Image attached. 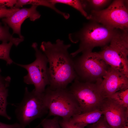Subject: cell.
I'll list each match as a JSON object with an SVG mask.
<instances>
[{
    "instance_id": "obj_2",
    "label": "cell",
    "mask_w": 128,
    "mask_h": 128,
    "mask_svg": "<svg viewBox=\"0 0 128 128\" xmlns=\"http://www.w3.org/2000/svg\"><path fill=\"white\" fill-rule=\"evenodd\" d=\"M116 29H113L92 21L86 24L78 32L69 35L70 41L74 43L78 42V49L70 54L74 58L84 52H91L97 46H105L110 43Z\"/></svg>"
},
{
    "instance_id": "obj_11",
    "label": "cell",
    "mask_w": 128,
    "mask_h": 128,
    "mask_svg": "<svg viewBox=\"0 0 128 128\" xmlns=\"http://www.w3.org/2000/svg\"><path fill=\"white\" fill-rule=\"evenodd\" d=\"M128 88V77L116 69L109 66L99 86L103 99L109 98L120 90Z\"/></svg>"
},
{
    "instance_id": "obj_20",
    "label": "cell",
    "mask_w": 128,
    "mask_h": 128,
    "mask_svg": "<svg viewBox=\"0 0 128 128\" xmlns=\"http://www.w3.org/2000/svg\"><path fill=\"white\" fill-rule=\"evenodd\" d=\"M109 98L114 100L122 106L128 109V88L116 92Z\"/></svg>"
},
{
    "instance_id": "obj_6",
    "label": "cell",
    "mask_w": 128,
    "mask_h": 128,
    "mask_svg": "<svg viewBox=\"0 0 128 128\" xmlns=\"http://www.w3.org/2000/svg\"><path fill=\"white\" fill-rule=\"evenodd\" d=\"M75 60L76 78L80 81L92 83L102 82L109 66L97 52H84Z\"/></svg>"
},
{
    "instance_id": "obj_3",
    "label": "cell",
    "mask_w": 128,
    "mask_h": 128,
    "mask_svg": "<svg viewBox=\"0 0 128 128\" xmlns=\"http://www.w3.org/2000/svg\"><path fill=\"white\" fill-rule=\"evenodd\" d=\"M43 93L48 110L46 118L58 116L69 121L73 116L81 113L77 101L67 88L54 89L48 87Z\"/></svg>"
},
{
    "instance_id": "obj_17",
    "label": "cell",
    "mask_w": 128,
    "mask_h": 128,
    "mask_svg": "<svg viewBox=\"0 0 128 128\" xmlns=\"http://www.w3.org/2000/svg\"><path fill=\"white\" fill-rule=\"evenodd\" d=\"M8 96V90L7 88L0 89V115L10 120L11 117L8 114L6 111Z\"/></svg>"
},
{
    "instance_id": "obj_19",
    "label": "cell",
    "mask_w": 128,
    "mask_h": 128,
    "mask_svg": "<svg viewBox=\"0 0 128 128\" xmlns=\"http://www.w3.org/2000/svg\"><path fill=\"white\" fill-rule=\"evenodd\" d=\"M13 45L11 41L2 42L0 44V59L5 61L7 65H10L13 62L10 56V50Z\"/></svg>"
},
{
    "instance_id": "obj_13",
    "label": "cell",
    "mask_w": 128,
    "mask_h": 128,
    "mask_svg": "<svg viewBox=\"0 0 128 128\" xmlns=\"http://www.w3.org/2000/svg\"><path fill=\"white\" fill-rule=\"evenodd\" d=\"M99 109L85 113L78 114L73 116L69 121L84 127L97 121L103 115Z\"/></svg>"
},
{
    "instance_id": "obj_5",
    "label": "cell",
    "mask_w": 128,
    "mask_h": 128,
    "mask_svg": "<svg viewBox=\"0 0 128 128\" xmlns=\"http://www.w3.org/2000/svg\"><path fill=\"white\" fill-rule=\"evenodd\" d=\"M13 105L15 107V114L21 128H25L33 121L41 118L48 112L43 93L38 92L34 89L30 91L27 87L21 101Z\"/></svg>"
},
{
    "instance_id": "obj_27",
    "label": "cell",
    "mask_w": 128,
    "mask_h": 128,
    "mask_svg": "<svg viewBox=\"0 0 128 128\" xmlns=\"http://www.w3.org/2000/svg\"><path fill=\"white\" fill-rule=\"evenodd\" d=\"M0 128H21L20 124L16 123L11 124L5 123L0 121Z\"/></svg>"
},
{
    "instance_id": "obj_10",
    "label": "cell",
    "mask_w": 128,
    "mask_h": 128,
    "mask_svg": "<svg viewBox=\"0 0 128 128\" xmlns=\"http://www.w3.org/2000/svg\"><path fill=\"white\" fill-rule=\"evenodd\" d=\"M111 128H123L128 125V109L110 98H104L100 107Z\"/></svg>"
},
{
    "instance_id": "obj_28",
    "label": "cell",
    "mask_w": 128,
    "mask_h": 128,
    "mask_svg": "<svg viewBox=\"0 0 128 128\" xmlns=\"http://www.w3.org/2000/svg\"><path fill=\"white\" fill-rule=\"evenodd\" d=\"M34 128H40V125H38L37 127Z\"/></svg>"
},
{
    "instance_id": "obj_18",
    "label": "cell",
    "mask_w": 128,
    "mask_h": 128,
    "mask_svg": "<svg viewBox=\"0 0 128 128\" xmlns=\"http://www.w3.org/2000/svg\"><path fill=\"white\" fill-rule=\"evenodd\" d=\"M54 4H62L67 5L73 7L79 11L84 16L87 17L88 14L84 10L81 0H50Z\"/></svg>"
},
{
    "instance_id": "obj_21",
    "label": "cell",
    "mask_w": 128,
    "mask_h": 128,
    "mask_svg": "<svg viewBox=\"0 0 128 128\" xmlns=\"http://www.w3.org/2000/svg\"><path fill=\"white\" fill-rule=\"evenodd\" d=\"M59 118L55 116L53 118H46L41 121L40 124L43 128H61L59 123Z\"/></svg>"
},
{
    "instance_id": "obj_23",
    "label": "cell",
    "mask_w": 128,
    "mask_h": 128,
    "mask_svg": "<svg viewBox=\"0 0 128 128\" xmlns=\"http://www.w3.org/2000/svg\"><path fill=\"white\" fill-rule=\"evenodd\" d=\"M19 9L14 7L10 9L0 8V18L9 17Z\"/></svg>"
},
{
    "instance_id": "obj_7",
    "label": "cell",
    "mask_w": 128,
    "mask_h": 128,
    "mask_svg": "<svg viewBox=\"0 0 128 128\" xmlns=\"http://www.w3.org/2000/svg\"><path fill=\"white\" fill-rule=\"evenodd\" d=\"M125 1H114L106 9L91 11L87 19L113 29L128 32V11Z\"/></svg>"
},
{
    "instance_id": "obj_12",
    "label": "cell",
    "mask_w": 128,
    "mask_h": 128,
    "mask_svg": "<svg viewBox=\"0 0 128 128\" xmlns=\"http://www.w3.org/2000/svg\"><path fill=\"white\" fill-rule=\"evenodd\" d=\"M37 7L32 5L29 8L19 9L10 17L3 18L2 21L11 28L13 34H17L19 38L24 39L21 33V25L27 18H29L31 21H34L40 18L41 15L37 9Z\"/></svg>"
},
{
    "instance_id": "obj_16",
    "label": "cell",
    "mask_w": 128,
    "mask_h": 128,
    "mask_svg": "<svg viewBox=\"0 0 128 128\" xmlns=\"http://www.w3.org/2000/svg\"><path fill=\"white\" fill-rule=\"evenodd\" d=\"M83 8L85 11L87 8L91 9V11H99L103 9L109 5L111 1L108 0H81Z\"/></svg>"
},
{
    "instance_id": "obj_9",
    "label": "cell",
    "mask_w": 128,
    "mask_h": 128,
    "mask_svg": "<svg viewBox=\"0 0 128 128\" xmlns=\"http://www.w3.org/2000/svg\"><path fill=\"white\" fill-rule=\"evenodd\" d=\"M32 46L35 51V60L27 64H15L27 71V74L23 77L24 82L27 84L33 85L36 91L42 93L45 91L46 86L49 84L48 61L45 55L38 49L37 43H33Z\"/></svg>"
},
{
    "instance_id": "obj_1",
    "label": "cell",
    "mask_w": 128,
    "mask_h": 128,
    "mask_svg": "<svg viewBox=\"0 0 128 128\" xmlns=\"http://www.w3.org/2000/svg\"><path fill=\"white\" fill-rule=\"evenodd\" d=\"M71 46L58 39L55 43L43 41L41 50L46 56L49 66V87L52 89H65L77 77L74 60L68 52Z\"/></svg>"
},
{
    "instance_id": "obj_4",
    "label": "cell",
    "mask_w": 128,
    "mask_h": 128,
    "mask_svg": "<svg viewBox=\"0 0 128 128\" xmlns=\"http://www.w3.org/2000/svg\"><path fill=\"white\" fill-rule=\"evenodd\" d=\"M128 32L117 29L110 45L97 53L109 66L128 77Z\"/></svg>"
},
{
    "instance_id": "obj_14",
    "label": "cell",
    "mask_w": 128,
    "mask_h": 128,
    "mask_svg": "<svg viewBox=\"0 0 128 128\" xmlns=\"http://www.w3.org/2000/svg\"><path fill=\"white\" fill-rule=\"evenodd\" d=\"M30 4L37 6H42L49 8L53 10L55 12L62 16L64 18L67 16V13L63 12L57 9L55 5L51 2L50 0H18L14 6L16 8H19L25 5Z\"/></svg>"
},
{
    "instance_id": "obj_22",
    "label": "cell",
    "mask_w": 128,
    "mask_h": 128,
    "mask_svg": "<svg viewBox=\"0 0 128 128\" xmlns=\"http://www.w3.org/2000/svg\"><path fill=\"white\" fill-rule=\"evenodd\" d=\"M88 128H111L107 122L104 117L102 116L96 123L88 125Z\"/></svg>"
},
{
    "instance_id": "obj_24",
    "label": "cell",
    "mask_w": 128,
    "mask_h": 128,
    "mask_svg": "<svg viewBox=\"0 0 128 128\" xmlns=\"http://www.w3.org/2000/svg\"><path fill=\"white\" fill-rule=\"evenodd\" d=\"M59 125L61 128H85L84 127L74 124L62 119L59 120Z\"/></svg>"
},
{
    "instance_id": "obj_15",
    "label": "cell",
    "mask_w": 128,
    "mask_h": 128,
    "mask_svg": "<svg viewBox=\"0 0 128 128\" xmlns=\"http://www.w3.org/2000/svg\"><path fill=\"white\" fill-rule=\"evenodd\" d=\"M24 40V39L14 37L9 32V28L6 24L3 25L0 22V41L2 42L11 41L14 45L18 46Z\"/></svg>"
},
{
    "instance_id": "obj_8",
    "label": "cell",
    "mask_w": 128,
    "mask_h": 128,
    "mask_svg": "<svg viewBox=\"0 0 128 128\" xmlns=\"http://www.w3.org/2000/svg\"><path fill=\"white\" fill-rule=\"evenodd\" d=\"M68 89L77 101L81 113L98 109L103 99L99 90L102 82H83L76 78Z\"/></svg>"
},
{
    "instance_id": "obj_29",
    "label": "cell",
    "mask_w": 128,
    "mask_h": 128,
    "mask_svg": "<svg viewBox=\"0 0 128 128\" xmlns=\"http://www.w3.org/2000/svg\"><path fill=\"white\" fill-rule=\"evenodd\" d=\"M0 89H1V88H0Z\"/></svg>"
},
{
    "instance_id": "obj_26",
    "label": "cell",
    "mask_w": 128,
    "mask_h": 128,
    "mask_svg": "<svg viewBox=\"0 0 128 128\" xmlns=\"http://www.w3.org/2000/svg\"><path fill=\"white\" fill-rule=\"evenodd\" d=\"M17 0H0V8H6V7L12 8L16 3Z\"/></svg>"
},
{
    "instance_id": "obj_25",
    "label": "cell",
    "mask_w": 128,
    "mask_h": 128,
    "mask_svg": "<svg viewBox=\"0 0 128 128\" xmlns=\"http://www.w3.org/2000/svg\"><path fill=\"white\" fill-rule=\"evenodd\" d=\"M1 69L0 68V89L3 88H7L9 85L11 80L10 77L2 76L1 74Z\"/></svg>"
}]
</instances>
